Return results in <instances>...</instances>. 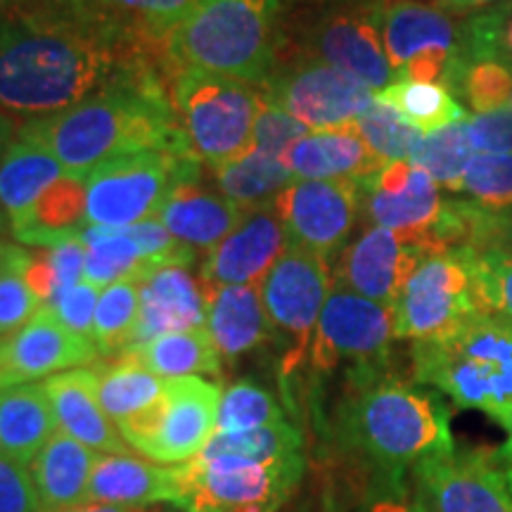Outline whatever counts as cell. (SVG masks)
Masks as SVG:
<instances>
[{
  "label": "cell",
  "mask_w": 512,
  "mask_h": 512,
  "mask_svg": "<svg viewBox=\"0 0 512 512\" xmlns=\"http://www.w3.org/2000/svg\"><path fill=\"white\" fill-rule=\"evenodd\" d=\"M117 50L91 24L57 12L0 17V107L55 114L117 76Z\"/></svg>",
  "instance_id": "cell-1"
},
{
  "label": "cell",
  "mask_w": 512,
  "mask_h": 512,
  "mask_svg": "<svg viewBox=\"0 0 512 512\" xmlns=\"http://www.w3.org/2000/svg\"><path fill=\"white\" fill-rule=\"evenodd\" d=\"M22 133L48 147L64 174L76 178L147 150L192 155L164 88L147 72L121 74L91 98L29 121Z\"/></svg>",
  "instance_id": "cell-2"
},
{
  "label": "cell",
  "mask_w": 512,
  "mask_h": 512,
  "mask_svg": "<svg viewBox=\"0 0 512 512\" xmlns=\"http://www.w3.org/2000/svg\"><path fill=\"white\" fill-rule=\"evenodd\" d=\"M339 406V434L384 470L401 472L456 451L444 396L384 377L382 370L349 373Z\"/></svg>",
  "instance_id": "cell-3"
},
{
  "label": "cell",
  "mask_w": 512,
  "mask_h": 512,
  "mask_svg": "<svg viewBox=\"0 0 512 512\" xmlns=\"http://www.w3.org/2000/svg\"><path fill=\"white\" fill-rule=\"evenodd\" d=\"M413 377L418 384L512 425V325L501 313H482L453 335L413 344Z\"/></svg>",
  "instance_id": "cell-4"
},
{
  "label": "cell",
  "mask_w": 512,
  "mask_h": 512,
  "mask_svg": "<svg viewBox=\"0 0 512 512\" xmlns=\"http://www.w3.org/2000/svg\"><path fill=\"white\" fill-rule=\"evenodd\" d=\"M280 0H200L166 36L178 67L264 86L275 69Z\"/></svg>",
  "instance_id": "cell-5"
},
{
  "label": "cell",
  "mask_w": 512,
  "mask_h": 512,
  "mask_svg": "<svg viewBox=\"0 0 512 512\" xmlns=\"http://www.w3.org/2000/svg\"><path fill=\"white\" fill-rule=\"evenodd\" d=\"M482 313H496L484 287L477 249L456 247L425 256L394 306V335L434 342Z\"/></svg>",
  "instance_id": "cell-6"
},
{
  "label": "cell",
  "mask_w": 512,
  "mask_h": 512,
  "mask_svg": "<svg viewBox=\"0 0 512 512\" xmlns=\"http://www.w3.org/2000/svg\"><path fill=\"white\" fill-rule=\"evenodd\" d=\"M261 93L249 83L178 67L171 83L174 107L185 143L200 162L219 169L252 152Z\"/></svg>",
  "instance_id": "cell-7"
},
{
  "label": "cell",
  "mask_w": 512,
  "mask_h": 512,
  "mask_svg": "<svg viewBox=\"0 0 512 512\" xmlns=\"http://www.w3.org/2000/svg\"><path fill=\"white\" fill-rule=\"evenodd\" d=\"M188 152L147 150L102 164L86 178V226L124 230L155 219L169 192L200 176Z\"/></svg>",
  "instance_id": "cell-8"
},
{
  "label": "cell",
  "mask_w": 512,
  "mask_h": 512,
  "mask_svg": "<svg viewBox=\"0 0 512 512\" xmlns=\"http://www.w3.org/2000/svg\"><path fill=\"white\" fill-rule=\"evenodd\" d=\"M221 389L202 377H174L164 382V394L136 418L117 430L131 451L159 465H183L195 460L216 434Z\"/></svg>",
  "instance_id": "cell-9"
},
{
  "label": "cell",
  "mask_w": 512,
  "mask_h": 512,
  "mask_svg": "<svg viewBox=\"0 0 512 512\" xmlns=\"http://www.w3.org/2000/svg\"><path fill=\"white\" fill-rule=\"evenodd\" d=\"M394 335V309L361 294L332 285L313 330L309 361L316 375H330L337 368L382 370L387 366Z\"/></svg>",
  "instance_id": "cell-10"
},
{
  "label": "cell",
  "mask_w": 512,
  "mask_h": 512,
  "mask_svg": "<svg viewBox=\"0 0 512 512\" xmlns=\"http://www.w3.org/2000/svg\"><path fill=\"white\" fill-rule=\"evenodd\" d=\"M185 465L190 510L275 512L304 472V453L273 463L245 458H195Z\"/></svg>",
  "instance_id": "cell-11"
},
{
  "label": "cell",
  "mask_w": 512,
  "mask_h": 512,
  "mask_svg": "<svg viewBox=\"0 0 512 512\" xmlns=\"http://www.w3.org/2000/svg\"><path fill=\"white\" fill-rule=\"evenodd\" d=\"M330 259L299 245H287L261 283V297L275 332L290 339L285 373H292L309 358L313 330L332 290Z\"/></svg>",
  "instance_id": "cell-12"
},
{
  "label": "cell",
  "mask_w": 512,
  "mask_h": 512,
  "mask_svg": "<svg viewBox=\"0 0 512 512\" xmlns=\"http://www.w3.org/2000/svg\"><path fill=\"white\" fill-rule=\"evenodd\" d=\"M261 95L302 121L309 131L354 126L375 102V93L354 76L311 57L275 67Z\"/></svg>",
  "instance_id": "cell-13"
},
{
  "label": "cell",
  "mask_w": 512,
  "mask_h": 512,
  "mask_svg": "<svg viewBox=\"0 0 512 512\" xmlns=\"http://www.w3.org/2000/svg\"><path fill=\"white\" fill-rule=\"evenodd\" d=\"M384 0H344L320 15L306 34V57L354 76L370 91L396 81L384 53Z\"/></svg>",
  "instance_id": "cell-14"
},
{
  "label": "cell",
  "mask_w": 512,
  "mask_h": 512,
  "mask_svg": "<svg viewBox=\"0 0 512 512\" xmlns=\"http://www.w3.org/2000/svg\"><path fill=\"white\" fill-rule=\"evenodd\" d=\"M361 209L373 226L387 228L401 240L425 249L444 252L439 228L446 200L437 181L411 162H389L377 174L361 181Z\"/></svg>",
  "instance_id": "cell-15"
},
{
  "label": "cell",
  "mask_w": 512,
  "mask_h": 512,
  "mask_svg": "<svg viewBox=\"0 0 512 512\" xmlns=\"http://www.w3.org/2000/svg\"><path fill=\"white\" fill-rule=\"evenodd\" d=\"M271 204L290 245L330 259L347 247L361 216V181H294Z\"/></svg>",
  "instance_id": "cell-16"
},
{
  "label": "cell",
  "mask_w": 512,
  "mask_h": 512,
  "mask_svg": "<svg viewBox=\"0 0 512 512\" xmlns=\"http://www.w3.org/2000/svg\"><path fill=\"white\" fill-rule=\"evenodd\" d=\"M430 512H512V491L494 453L453 451L415 467Z\"/></svg>",
  "instance_id": "cell-17"
},
{
  "label": "cell",
  "mask_w": 512,
  "mask_h": 512,
  "mask_svg": "<svg viewBox=\"0 0 512 512\" xmlns=\"http://www.w3.org/2000/svg\"><path fill=\"white\" fill-rule=\"evenodd\" d=\"M425 256H430L425 249L401 240L392 230L370 226L342 249L332 285L394 309Z\"/></svg>",
  "instance_id": "cell-18"
},
{
  "label": "cell",
  "mask_w": 512,
  "mask_h": 512,
  "mask_svg": "<svg viewBox=\"0 0 512 512\" xmlns=\"http://www.w3.org/2000/svg\"><path fill=\"white\" fill-rule=\"evenodd\" d=\"M98 358L93 339L74 335L43 306L24 328L0 337V389L31 384Z\"/></svg>",
  "instance_id": "cell-19"
},
{
  "label": "cell",
  "mask_w": 512,
  "mask_h": 512,
  "mask_svg": "<svg viewBox=\"0 0 512 512\" xmlns=\"http://www.w3.org/2000/svg\"><path fill=\"white\" fill-rule=\"evenodd\" d=\"M287 245V230L271 202L247 209L240 226L207 252L200 280L204 297L230 285H261Z\"/></svg>",
  "instance_id": "cell-20"
},
{
  "label": "cell",
  "mask_w": 512,
  "mask_h": 512,
  "mask_svg": "<svg viewBox=\"0 0 512 512\" xmlns=\"http://www.w3.org/2000/svg\"><path fill=\"white\" fill-rule=\"evenodd\" d=\"M88 501L143 510L159 503L188 508L190 484L185 465H159L136 456L100 453L88 486Z\"/></svg>",
  "instance_id": "cell-21"
},
{
  "label": "cell",
  "mask_w": 512,
  "mask_h": 512,
  "mask_svg": "<svg viewBox=\"0 0 512 512\" xmlns=\"http://www.w3.org/2000/svg\"><path fill=\"white\" fill-rule=\"evenodd\" d=\"M46 394L64 434L81 441L102 456H131V448L102 408L98 370L74 368L43 380Z\"/></svg>",
  "instance_id": "cell-22"
},
{
  "label": "cell",
  "mask_w": 512,
  "mask_h": 512,
  "mask_svg": "<svg viewBox=\"0 0 512 512\" xmlns=\"http://www.w3.org/2000/svg\"><path fill=\"white\" fill-rule=\"evenodd\" d=\"M207 297L183 266L155 268L140 278V316L131 347L169 332L207 328Z\"/></svg>",
  "instance_id": "cell-23"
},
{
  "label": "cell",
  "mask_w": 512,
  "mask_h": 512,
  "mask_svg": "<svg viewBox=\"0 0 512 512\" xmlns=\"http://www.w3.org/2000/svg\"><path fill=\"white\" fill-rule=\"evenodd\" d=\"M297 181H366L387 166L354 126L309 131L280 157Z\"/></svg>",
  "instance_id": "cell-24"
},
{
  "label": "cell",
  "mask_w": 512,
  "mask_h": 512,
  "mask_svg": "<svg viewBox=\"0 0 512 512\" xmlns=\"http://www.w3.org/2000/svg\"><path fill=\"white\" fill-rule=\"evenodd\" d=\"M382 38L396 76L418 55L448 53L460 57L458 19L439 5L420 0H384Z\"/></svg>",
  "instance_id": "cell-25"
},
{
  "label": "cell",
  "mask_w": 512,
  "mask_h": 512,
  "mask_svg": "<svg viewBox=\"0 0 512 512\" xmlns=\"http://www.w3.org/2000/svg\"><path fill=\"white\" fill-rule=\"evenodd\" d=\"M245 214L247 209L226 195H216L197 183H183L169 192L155 219L183 245L209 252L240 226Z\"/></svg>",
  "instance_id": "cell-26"
},
{
  "label": "cell",
  "mask_w": 512,
  "mask_h": 512,
  "mask_svg": "<svg viewBox=\"0 0 512 512\" xmlns=\"http://www.w3.org/2000/svg\"><path fill=\"white\" fill-rule=\"evenodd\" d=\"M207 332L221 358H235L271 342L275 330L268 318L261 285H230L207 294Z\"/></svg>",
  "instance_id": "cell-27"
},
{
  "label": "cell",
  "mask_w": 512,
  "mask_h": 512,
  "mask_svg": "<svg viewBox=\"0 0 512 512\" xmlns=\"http://www.w3.org/2000/svg\"><path fill=\"white\" fill-rule=\"evenodd\" d=\"M98 458V451L57 430L29 465L43 512H64L86 503Z\"/></svg>",
  "instance_id": "cell-28"
},
{
  "label": "cell",
  "mask_w": 512,
  "mask_h": 512,
  "mask_svg": "<svg viewBox=\"0 0 512 512\" xmlns=\"http://www.w3.org/2000/svg\"><path fill=\"white\" fill-rule=\"evenodd\" d=\"M62 176L67 174L53 152L36 138L19 131V136L0 157V207L8 214L10 226L17 228L27 219L38 197Z\"/></svg>",
  "instance_id": "cell-29"
},
{
  "label": "cell",
  "mask_w": 512,
  "mask_h": 512,
  "mask_svg": "<svg viewBox=\"0 0 512 512\" xmlns=\"http://www.w3.org/2000/svg\"><path fill=\"white\" fill-rule=\"evenodd\" d=\"M57 430L43 382L0 389V453L31 465Z\"/></svg>",
  "instance_id": "cell-30"
},
{
  "label": "cell",
  "mask_w": 512,
  "mask_h": 512,
  "mask_svg": "<svg viewBox=\"0 0 512 512\" xmlns=\"http://www.w3.org/2000/svg\"><path fill=\"white\" fill-rule=\"evenodd\" d=\"M86 223V178L62 176L38 197L29 216L12 228L15 238L31 247H55L79 238Z\"/></svg>",
  "instance_id": "cell-31"
},
{
  "label": "cell",
  "mask_w": 512,
  "mask_h": 512,
  "mask_svg": "<svg viewBox=\"0 0 512 512\" xmlns=\"http://www.w3.org/2000/svg\"><path fill=\"white\" fill-rule=\"evenodd\" d=\"M119 358L150 370L162 380L221 373V356L211 342L207 328L169 332V335L155 337L150 342L128 347Z\"/></svg>",
  "instance_id": "cell-32"
},
{
  "label": "cell",
  "mask_w": 512,
  "mask_h": 512,
  "mask_svg": "<svg viewBox=\"0 0 512 512\" xmlns=\"http://www.w3.org/2000/svg\"><path fill=\"white\" fill-rule=\"evenodd\" d=\"M76 240L86 247L83 280L98 285L100 290L121 280H140L150 273V266L128 228L110 230L83 226Z\"/></svg>",
  "instance_id": "cell-33"
},
{
  "label": "cell",
  "mask_w": 512,
  "mask_h": 512,
  "mask_svg": "<svg viewBox=\"0 0 512 512\" xmlns=\"http://www.w3.org/2000/svg\"><path fill=\"white\" fill-rule=\"evenodd\" d=\"M214 176L221 195H226L228 200L245 209L271 202L278 192H283L287 185L297 181L278 157L264 155L259 150H252L235 162L219 166V169H214Z\"/></svg>",
  "instance_id": "cell-34"
},
{
  "label": "cell",
  "mask_w": 512,
  "mask_h": 512,
  "mask_svg": "<svg viewBox=\"0 0 512 512\" xmlns=\"http://www.w3.org/2000/svg\"><path fill=\"white\" fill-rule=\"evenodd\" d=\"M375 100L394 107L420 133H432L444 126L465 121V110L460 100L439 83H413L396 79L384 91L375 93Z\"/></svg>",
  "instance_id": "cell-35"
},
{
  "label": "cell",
  "mask_w": 512,
  "mask_h": 512,
  "mask_svg": "<svg viewBox=\"0 0 512 512\" xmlns=\"http://www.w3.org/2000/svg\"><path fill=\"white\" fill-rule=\"evenodd\" d=\"M95 370H98L100 403L114 425L136 418L150 406H155L164 394L166 380L136 366V363L119 358L114 366Z\"/></svg>",
  "instance_id": "cell-36"
},
{
  "label": "cell",
  "mask_w": 512,
  "mask_h": 512,
  "mask_svg": "<svg viewBox=\"0 0 512 512\" xmlns=\"http://www.w3.org/2000/svg\"><path fill=\"white\" fill-rule=\"evenodd\" d=\"M140 316V280H121L100 292L91 339L98 354H124L133 344Z\"/></svg>",
  "instance_id": "cell-37"
},
{
  "label": "cell",
  "mask_w": 512,
  "mask_h": 512,
  "mask_svg": "<svg viewBox=\"0 0 512 512\" xmlns=\"http://www.w3.org/2000/svg\"><path fill=\"white\" fill-rule=\"evenodd\" d=\"M475 147L467 136V119L444 126L439 131L422 133L408 162L420 166L437 181L439 188L460 192L467 164L472 162Z\"/></svg>",
  "instance_id": "cell-38"
},
{
  "label": "cell",
  "mask_w": 512,
  "mask_h": 512,
  "mask_svg": "<svg viewBox=\"0 0 512 512\" xmlns=\"http://www.w3.org/2000/svg\"><path fill=\"white\" fill-rule=\"evenodd\" d=\"M304 441L290 420L259 430L214 434L209 446L197 458H245L256 463H273L292 456H302Z\"/></svg>",
  "instance_id": "cell-39"
},
{
  "label": "cell",
  "mask_w": 512,
  "mask_h": 512,
  "mask_svg": "<svg viewBox=\"0 0 512 512\" xmlns=\"http://www.w3.org/2000/svg\"><path fill=\"white\" fill-rule=\"evenodd\" d=\"M83 261H86V247L79 240H69L62 245L29 252L24 275L43 306H53L81 283Z\"/></svg>",
  "instance_id": "cell-40"
},
{
  "label": "cell",
  "mask_w": 512,
  "mask_h": 512,
  "mask_svg": "<svg viewBox=\"0 0 512 512\" xmlns=\"http://www.w3.org/2000/svg\"><path fill=\"white\" fill-rule=\"evenodd\" d=\"M283 420H287L283 408L268 389L249 380H240L221 392L216 434L259 430V427L278 425Z\"/></svg>",
  "instance_id": "cell-41"
},
{
  "label": "cell",
  "mask_w": 512,
  "mask_h": 512,
  "mask_svg": "<svg viewBox=\"0 0 512 512\" xmlns=\"http://www.w3.org/2000/svg\"><path fill=\"white\" fill-rule=\"evenodd\" d=\"M460 60H498L512 69V3L460 19Z\"/></svg>",
  "instance_id": "cell-42"
},
{
  "label": "cell",
  "mask_w": 512,
  "mask_h": 512,
  "mask_svg": "<svg viewBox=\"0 0 512 512\" xmlns=\"http://www.w3.org/2000/svg\"><path fill=\"white\" fill-rule=\"evenodd\" d=\"M27 256V249L0 242V337L24 328L43 309V302L24 275Z\"/></svg>",
  "instance_id": "cell-43"
},
{
  "label": "cell",
  "mask_w": 512,
  "mask_h": 512,
  "mask_svg": "<svg viewBox=\"0 0 512 512\" xmlns=\"http://www.w3.org/2000/svg\"><path fill=\"white\" fill-rule=\"evenodd\" d=\"M356 131L370 150L384 162H408L422 133L408 124L394 107L375 100L366 114L356 121Z\"/></svg>",
  "instance_id": "cell-44"
},
{
  "label": "cell",
  "mask_w": 512,
  "mask_h": 512,
  "mask_svg": "<svg viewBox=\"0 0 512 512\" xmlns=\"http://www.w3.org/2000/svg\"><path fill=\"white\" fill-rule=\"evenodd\" d=\"M460 192L486 211L512 209V155H475L467 164Z\"/></svg>",
  "instance_id": "cell-45"
},
{
  "label": "cell",
  "mask_w": 512,
  "mask_h": 512,
  "mask_svg": "<svg viewBox=\"0 0 512 512\" xmlns=\"http://www.w3.org/2000/svg\"><path fill=\"white\" fill-rule=\"evenodd\" d=\"M458 95L465 98L477 114L503 110L512 100V69L498 60H477L467 64Z\"/></svg>",
  "instance_id": "cell-46"
},
{
  "label": "cell",
  "mask_w": 512,
  "mask_h": 512,
  "mask_svg": "<svg viewBox=\"0 0 512 512\" xmlns=\"http://www.w3.org/2000/svg\"><path fill=\"white\" fill-rule=\"evenodd\" d=\"M88 3L133 17L152 34L169 36L200 0H86Z\"/></svg>",
  "instance_id": "cell-47"
},
{
  "label": "cell",
  "mask_w": 512,
  "mask_h": 512,
  "mask_svg": "<svg viewBox=\"0 0 512 512\" xmlns=\"http://www.w3.org/2000/svg\"><path fill=\"white\" fill-rule=\"evenodd\" d=\"M309 133L302 121L294 119L292 114H287L283 107H278L275 102L261 95L259 114H256L254 124V138H252V150L264 152L271 157H283V152L290 147L294 140L304 138Z\"/></svg>",
  "instance_id": "cell-48"
},
{
  "label": "cell",
  "mask_w": 512,
  "mask_h": 512,
  "mask_svg": "<svg viewBox=\"0 0 512 512\" xmlns=\"http://www.w3.org/2000/svg\"><path fill=\"white\" fill-rule=\"evenodd\" d=\"M465 247L477 252H501L512 256V209L486 211L467 200Z\"/></svg>",
  "instance_id": "cell-49"
},
{
  "label": "cell",
  "mask_w": 512,
  "mask_h": 512,
  "mask_svg": "<svg viewBox=\"0 0 512 512\" xmlns=\"http://www.w3.org/2000/svg\"><path fill=\"white\" fill-rule=\"evenodd\" d=\"M0 512H43L31 467L0 453Z\"/></svg>",
  "instance_id": "cell-50"
},
{
  "label": "cell",
  "mask_w": 512,
  "mask_h": 512,
  "mask_svg": "<svg viewBox=\"0 0 512 512\" xmlns=\"http://www.w3.org/2000/svg\"><path fill=\"white\" fill-rule=\"evenodd\" d=\"M100 287L88 283V280H81L79 285L72 287L60 302L48 306L50 311L55 313V318L60 320L67 330H72L74 335L88 337L91 339L93 332V320H95V309H98L100 302Z\"/></svg>",
  "instance_id": "cell-51"
},
{
  "label": "cell",
  "mask_w": 512,
  "mask_h": 512,
  "mask_svg": "<svg viewBox=\"0 0 512 512\" xmlns=\"http://www.w3.org/2000/svg\"><path fill=\"white\" fill-rule=\"evenodd\" d=\"M467 136L479 155H512V107L467 119Z\"/></svg>",
  "instance_id": "cell-52"
},
{
  "label": "cell",
  "mask_w": 512,
  "mask_h": 512,
  "mask_svg": "<svg viewBox=\"0 0 512 512\" xmlns=\"http://www.w3.org/2000/svg\"><path fill=\"white\" fill-rule=\"evenodd\" d=\"M482 259L484 287L496 313H501L512 325V256L501 252H479Z\"/></svg>",
  "instance_id": "cell-53"
},
{
  "label": "cell",
  "mask_w": 512,
  "mask_h": 512,
  "mask_svg": "<svg viewBox=\"0 0 512 512\" xmlns=\"http://www.w3.org/2000/svg\"><path fill=\"white\" fill-rule=\"evenodd\" d=\"M512 0H437L439 8H444L453 15H477V12L501 8V5H508Z\"/></svg>",
  "instance_id": "cell-54"
},
{
  "label": "cell",
  "mask_w": 512,
  "mask_h": 512,
  "mask_svg": "<svg viewBox=\"0 0 512 512\" xmlns=\"http://www.w3.org/2000/svg\"><path fill=\"white\" fill-rule=\"evenodd\" d=\"M373 512H430V508H427L420 494H415L411 501H384L375 505Z\"/></svg>",
  "instance_id": "cell-55"
},
{
  "label": "cell",
  "mask_w": 512,
  "mask_h": 512,
  "mask_svg": "<svg viewBox=\"0 0 512 512\" xmlns=\"http://www.w3.org/2000/svg\"><path fill=\"white\" fill-rule=\"evenodd\" d=\"M494 458H496V463L501 465L503 475H505V479H508L510 491H512V425L508 430V439H505V444L494 453Z\"/></svg>",
  "instance_id": "cell-56"
},
{
  "label": "cell",
  "mask_w": 512,
  "mask_h": 512,
  "mask_svg": "<svg viewBox=\"0 0 512 512\" xmlns=\"http://www.w3.org/2000/svg\"><path fill=\"white\" fill-rule=\"evenodd\" d=\"M64 512H143V508H126V505H110V503H93L86 501L81 505H74V508Z\"/></svg>",
  "instance_id": "cell-57"
},
{
  "label": "cell",
  "mask_w": 512,
  "mask_h": 512,
  "mask_svg": "<svg viewBox=\"0 0 512 512\" xmlns=\"http://www.w3.org/2000/svg\"><path fill=\"white\" fill-rule=\"evenodd\" d=\"M12 133H15V124L12 119L0 110V157L5 155V150L12 145Z\"/></svg>",
  "instance_id": "cell-58"
},
{
  "label": "cell",
  "mask_w": 512,
  "mask_h": 512,
  "mask_svg": "<svg viewBox=\"0 0 512 512\" xmlns=\"http://www.w3.org/2000/svg\"><path fill=\"white\" fill-rule=\"evenodd\" d=\"M55 3L64 5V8H83V5H86V0H55Z\"/></svg>",
  "instance_id": "cell-59"
},
{
  "label": "cell",
  "mask_w": 512,
  "mask_h": 512,
  "mask_svg": "<svg viewBox=\"0 0 512 512\" xmlns=\"http://www.w3.org/2000/svg\"><path fill=\"white\" fill-rule=\"evenodd\" d=\"M164 512H211V510H190V508H176V510H164Z\"/></svg>",
  "instance_id": "cell-60"
},
{
  "label": "cell",
  "mask_w": 512,
  "mask_h": 512,
  "mask_svg": "<svg viewBox=\"0 0 512 512\" xmlns=\"http://www.w3.org/2000/svg\"><path fill=\"white\" fill-rule=\"evenodd\" d=\"M5 5H8V0H0V10H3Z\"/></svg>",
  "instance_id": "cell-61"
},
{
  "label": "cell",
  "mask_w": 512,
  "mask_h": 512,
  "mask_svg": "<svg viewBox=\"0 0 512 512\" xmlns=\"http://www.w3.org/2000/svg\"><path fill=\"white\" fill-rule=\"evenodd\" d=\"M285 3H304V0H285Z\"/></svg>",
  "instance_id": "cell-62"
},
{
  "label": "cell",
  "mask_w": 512,
  "mask_h": 512,
  "mask_svg": "<svg viewBox=\"0 0 512 512\" xmlns=\"http://www.w3.org/2000/svg\"><path fill=\"white\" fill-rule=\"evenodd\" d=\"M510 107H512V100H510Z\"/></svg>",
  "instance_id": "cell-63"
}]
</instances>
